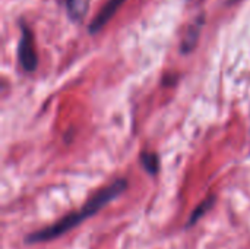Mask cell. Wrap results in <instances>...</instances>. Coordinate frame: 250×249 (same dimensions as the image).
<instances>
[{
    "instance_id": "cell-6",
    "label": "cell",
    "mask_w": 250,
    "mask_h": 249,
    "mask_svg": "<svg viewBox=\"0 0 250 249\" xmlns=\"http://www.w3.org/2000/svg\"><path fill=\"white\" fill-rule=\"evenodd\" d=\"M212 204H214V198H212V197H211V198H208V200H205V201H204V203H202V204H201V205H199V207L195 210V213L192 214L190 225H193V223H195V222H196L199 217H202V216H204V214H205V213H207V211L211 208V205H212Z\"/></svg>"
},
{
    "instance_id": "cell-3",
    "label": "cell",
    "mask_w": 250,
    "mask_h": 249,
    "mask_svg": "<svg viewBox=\"0 0 250 249\" xmlns=\"http://www.w3.org/2000/svg\"><path fill=\"white\" fill-rule=\"evenodd\" d=\"M125 3V0H110L103 9H101V12L97 15V18L91 22V25H89V32L91 34H95V32H98L111 18H113V15L117 12V9L122 6Z\"/></svg>"
},
{
    "instance_id": "cell-4",
    "label": "cell",
    "mask_w": 250,
    "mask_h": 249,
    "mask_svg": "<svg viewBox=\"0 0 250 249\" xmlns=\"http://www.w3.org/2000/svg\"><path fill=\"white\" fill-rule=\"evenodd\" d=\"M201 26H202V19L201 21H196L190 29L188 31L186 37H185V41L182 44V50L186 53V51H190L195 45H196V41H198V37H199V31H201Z\"/></svg>"
},
{
    "instance_id": "cell-1",
    "label": "cell",
    "mask_w": 250,
    "mask_h": 249,
    "mask_svg": "<svg viewBox=\"0 0 250 249\" xmlns=\"http://www.w3.org/2000/svg\"><path fill=\"white\" fill-rule=\"evenodd\" d=\"M127 183L125 179L116 181L113 185L104 188L103 191H100L98 194H95L78 213L69 214L66 217H63L60 222H57L56 225L45 227L37 233H32L31 236H28V242L34 244V242H45V241H51L57 236H62L63 233H66L67 230H70L72 227L78 226L81 222H83L86 217L95 214L100 208H103L105 204H108L111 200H114L117 195H120L125 189H126Z\"/></svg>"
},
{
    "instance_id": "cell-2",
    "label": "cell",
    "mask_w": 250,
    "mask_h": 249,
    "mask_svg": "<svg viewBox=\"0 0 250 249\" xmlns=\"http://www.w3.org/2000/svg\"><path fill=\"white\" fill-rule=\"evenodd\" d=\"M21 31H22V35H21L19 45H18V57L21 60L22 68L28 72H32L37 68V54L34 50V44H32V34L25 25L21 26Z\"/></svg>"
},
{
    "instance_id": "cell-5",
    "label": "cell",
    "mask_w": 250,
    "mask_h": 249,
    "mask_svg": "<svg viewBox=\"0 0 250 249\" xmlns=\"http://www.w3.org/2000/svg\"><path fill=\"white\" fill-rule=\"evenodd\" d=\"M141 161L144 164V167L149 172V173H157L158 170V158L155 154H149V153H144L141 156Z\"/></svg>"
}]
</instances>
